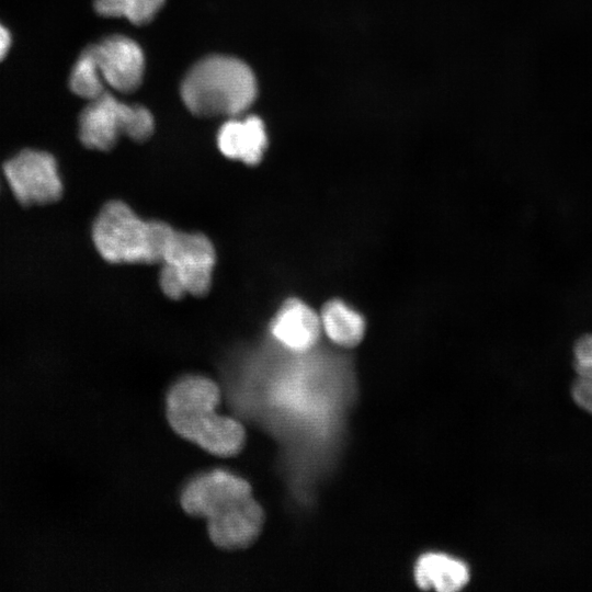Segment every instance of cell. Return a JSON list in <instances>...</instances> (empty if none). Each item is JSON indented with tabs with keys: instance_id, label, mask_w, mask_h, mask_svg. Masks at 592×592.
I'll list each match as a JSON object with an SVG mask.
<instances>
[{
	"instance_id": "obj_14",
	"label": "cell",
	"mask_w": 592,
	"mask_h": 592,
	"mask_svg": "<svg viewBox=\"0 0 592 592\" xmlns=\"http://www.w3.org/2000/svg\"><path fill=\"white\" fill-rule=\"evenodd\" d=\"M164 0H94L95 11L103 16L125 18L134 24L150 22Z\"/></svg>"
},
{
	"instance_id": "obj_4",
	"label": "cell",
	"mask_w": 592,
	"mask_h": 592,
	"mask_svg": "<svg viewBox=\"0 0 592 592\" xmlns=\"http://www.w3.org/2000/svg\"><path fill=\"white\" fill-rule=\"evenodd\" d=\"M174 228L161 220L141 219L126 203L103 205L92 226L96 251L109 263H159Z\"/></svg>"
},
{
	"instance_id": "obj_16",
	"label": "cell",
	"mask_w": 592,
	"mask_h": 592,
	"mask_svg": "<svg viewBox=\"0 0 592 592\" xmlns=\"http://www.w3.org/2000/svg\"><path fill=\"white\" fill-rule=\"evenodd\" d=\"M11 42L12 38L9 30L0 23V60L7 56L11 47Z\"/></svg>"
},
{
	"instance_id": "obj_8",
	"label": "cell",
	"mask_w": 592,
	"mask_h": 592,
	"mask_svg": "<svg viewBox=\"0 0 592 592\" xmlns=\"http://www.w3.org/2000/svg\"><path fill=\"white\" fill-rule=\"evenodd\" d=\"M87 48L105 86L122 93H130L140 86L145 58L135 41L112 35Z\"/></svg>"
},
{
	"instance_id": "obj_9",
	"label": "cell",
	"mask_w": 592,
	"mask_h": 592,
	"mask_svg": "<svg viewBox=\"0 0 592 592\" xmlns=\"http://www.w3.org/2000/svg\"><path fill=\"white\" fill-rule=\"evenodd\" d=\"M320 330V317L296 298L284 301L270 325L273 338L294 352L310 350L317 343Z\"/></svg>"
},
{
	"instance_id": "obj_12",
	"label": "cell",
	"mask_w": 592,
	"mask_h": 592,
	"mask_svg": "<svg viewBox=\"0 0 592 592\" xmlns=\"http://www.w3.org/2000/svg\"><path fill=\"white\" fill-rule=\"evenodd\" d=\"M321 329L340 346H355L363 339L365 321L363 317L340 299L328 301L320 314Z\"/></svg>"
},
{
	"instance_id": "obj_2",
	"label": "cell",
	"mask_w": 592,
	"mask_h": 592,
	"mask_svg": "<svg viewBox=\"0 0 592 592\" xmlns=\"http://www.w3.org/2000/svg\"><path fill=\"white\" fill-rule=\"evenodd\" d=\"M220 389L203 376H186L172 386L167 397V417L182 437L205 451L232 456L246 441L243 426L237 420L216 413Z\"/></svg>"
},
{
	"instance_id": "obj_15",
	"label": "cell",
	"mask_w": 592,
	"mask_h": 592,
	"mask_svg": "<svg viewBox=\"0 0 592 592\" xmlns=\"http://www.w3.org/2000/svg\"><path fill=\"white\" fill-rule=\"evenodd\" d=\"M69 87L75 94L89 101L106 91L88 48L82 50L72 67Z\"/></svg>"
},
{
	"instance_id": "obj_11",
	"label": "cell",
	"mask_w": 592,
	"mask_h": 592,
	"mask_svg": "<svg viewBox=\"0 0 592 592\" xmlns=\"http://www.w3.org/2000/svg\"><path fill=\"white\" fill-rule=\"evenodd\" d=\"M414 578L422 590L457 592L467 585L470 572L466 563L443 554L423 555L415 565Z\"/></svg>"
},
{
	"instance_id": "obj_10",
	"label": "cell",
	"mask_w": 592,
	"mask_h": 592,
	"mask_svg": "<svg viewBox=\"0 0 592 592\" xmlns=\"http://www.w3.org/2000/svg\"><path fill=\"white\" fill-rule=\"evenodd\" d=\"M217 146L229 159L248 166L258 164L267 146L264 124L254 115L231 117L219 128Z\"/></svg>"
},
{
	"instance_id": "obj_13",
	"label": "cell",
	"mask_w": 592,
	"mask_h": 592,
	"mask_svg": "<svg viewBox=\"0 0 592 592\" xmlns=\"http://www.w3.org/2000/svg\"><path fill=\"white\" fill-rule=\"evenodd\" d=\"M572 366V399L581 409L592 414V332L584 333L574 341Z\"/></svg>"
},
{
	"instance_id": "obj_3",
	"label": "cell",
	"mask_w": 592,
	"mask_h": 592,
	"mask_svg": "<svg viewBox=\"0 0 592 592\" xmlns=\"http://www.w3.org/2000/svg\"><path fill=\"white\" fill-rule=\"evenodd\" d=\"M181 96L196 116L237 117L257 96L252 70L238 58L213 55L198 60L185 75Z\"/></svg>"
},
{
	"instance_id": "obj_6",
	"label": "cell",
	"mask_w": 592,
	"mask_h": 592,
	"mask_svg": "<svg viewBox=\"0 0 592 592\" xmlns=\"http://www.w3.org/2000/svg\"><path fill=\"white\" fill-rule=\"evenodd\" d=\"M153 126V117L145 106L126 104L105 91L82 110L79 138L90 149L109 150L121 136L135 141L146 140Z\"/></svg>"
},
{
	"instance_id": "obj_1",
	"label": "cell",
	"mask_w": 592,
	"mask_h": 592,
	"mask_svg": "<svg viewBox=\"0 0 592 592\" xmlns=\"http://www.w3.org/2000/svg\"><path fill=\"white\" fill-rule=\"evenodd\" d=\"M187 508L192 515L207 519L210 539L225 549L248 547L264 523L263 509L253 499L250 483L226 470L198 476L190 487Z\"/></svg>"
},
{
	"instance_id": "obj_5",
	"label": "cell",
	"mask_w": 592,
	"mask_h": 592,
	"mask_svg": "<svg viewBox=\"0 0 592 592\" xmlns=\"http://www.w3.org/2000/svg\"><path fill=\"white\" fill-rule=\"evenodd\" d=\"M159 263V285L166 296L171 299L186 294L203 296L212 286L216 252L204 234L173 229Z\"/></svg>"
},
{
	"instance_id": "obj_7",
	"label": "cell",
	"mask_w": 592,
	"mask_h": 592,
	"mask_svg": "<svg viewBox=\"0 0 592 592\" xmlns=\"http://www.w3.org/2000/svg\"><path fill=\"white\" fill-rule=\"evenodd\" d=\"M3 172L21 204H47L61 197L57 162L48 152L24 149L3 164Z\"/></svg>"
}]
</instances>
